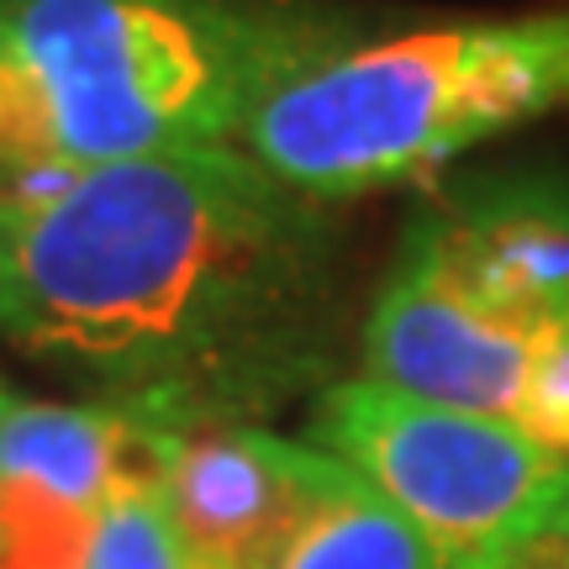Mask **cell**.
<instances>
[{"instance_id":"8","label":"cell","mask_w":569,"mask_h":569,"mask_svg":"<svg viewBox=\"0 0 569 569\" xmlns=\"http://www.w3.org/2000/svg\"><path fill=\"white\" fill-rule=\"evenodd\" d=\"M274 569H443L422 532L348 469Z\"/></svg>"},{"instance_id":"7","label":"cell","mask_w":569,"mask_h":569,"mask_svg":"<svg viewBox=\"0 0 569 569\" xmlns=\"http://www.w3.org/2000/svg\"><path fill=\"white\" fill-rule=\"evenodd\" d=\"M169 427H153L106 401H21L0 422V480L32 486L63 507L96 511L132 480H153Z\"/></svg>"},{"instance_id":"5","label":"cell","mask_w":569,"mask_h":569,"mask_svg":"<svg viewBox=\"0 0 569 569\" xmlns=\"http://www.w3.org/2000/svg\"><path fill=\"white\" fill-rule=\"evenodd\" d=\"M311 443L380 490L443 569H490L569 501V459L549 443L369 375L332 380L317 396Z\"/></svg>"},{"instance_id":"9","label":"cell","mask_w":569,"mask_h":569,"mask_svg":"<svg viewBox=\"0 0 569 569\" xmlns=\"http://www.w3.org/2000/svg\"><path fill=\"white\" fill-rule=\"evenodd\" d=\"M80 569H190L180 549V532L163 511L159 475L122 486L101 511L84 543Z\"/></svg>"},{"instance_id":"4","label":"cell","mask_w":569,"mask_h":569,"mask_svg":"<svg viewBox=\"0 0 569 569\" xmlns=\"http://www.w3.org/2000/svg\"><path fill=\"white\" fill-rule=\"evenodd\" d=\"M553 111H569V6L348 42L264 96L238 148L332 206L438 180Z\"/></svg>"},{"instance_id":"3","label":"cell","mask_w":569,"mask_h":569,"mask_svg":"<svg viewBox=\"0 0 569 569\" xmlns=\"http://www.w3.org/2000/svg\"><path fill=\"white\" fill-rule=\"evenodd\" d=\"M359 375L522 427L569 459V180L438 184L359 327Z\"/></svg>"},{"instance_id":"6","label":"cell","mask_w":569,"mask_h":569,"mask_svg":"<svg viewBox=\"0 0 569 569\" xmlns=\"http://www.w3.org/2000/svg\"><path fill=\"white\" fill-rule=\"evenodd\" d=\"M343 475L327 448L227 422L163 438L159 496L190 569H274Z\"/></svg>"},{"instance_id":"10","label":"cell","mask_w":569,"mask_h":569,"mask_svg":"<svg viewBox=\"0 0 569 569\" xmlns=\"http://www.w3.org/2000/svg\"><path fill=\"white\" fill-rule=\"evenodd\" d=\"M490 569H569V528L549 517L543 528H532L522 543H511Z\"/></svg>"},{"instance_id":"2","label":"cell","mask_w":569,"mask_h":569,"mask_svg":"<svg viewBox=\"0 0 569 569\" xmlns=\"http://www.w3.org/2000/svg\"><path fill=\"white\" fill-rule=\"evenodd\" d=\"M359 38L365 11L327 0H0V184L238 142Z\"/></svg>"},{"instance_id":"11","label":"cell","mask_w":569,"mask_h":569,"mask_svg":"<svg viewBox=\"0 0 569 569\" xmlns=\"http://www.w3.org/2000/svg\"><path fill=\"white\" fill-rule=\"evenodd\" d=\"M21 407V396L11 386H6V380H0V422H6V417H11V411Z\"/></svg>"},{"instance_id":"1","label":"cell","mask_w":569,"mask_h":569,"mask_svg":"<svg viewBox=\"0 0 569 569\" xmlns=\"http://www.w3.org/2000/svg\"><path fill=\"white\" fill-rule=\"evenodd\" d=\"M0 332L169 432L259 422L338 380V222L238 142L101 163L0 201Z\"/></svg>"}]
</instances>
